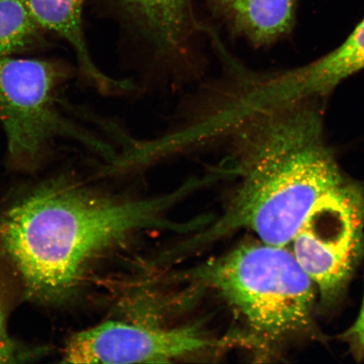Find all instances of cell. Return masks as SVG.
<instances>
[{
	"instance_id": "6",
	"label": "cell",
	"mask_w": 364,
	"mask_h": 364,
	"mask_svg": "<svg viewBox=\"0 0 364 364\" xmlns=\"http://www.w3.org/2000/svg\"><path fill=\"white\" fill-rule=\"evenodd\" d=\"M363 68L364 20L339 48L307 66L263 77L244 68L238 77V90L241 100L250 107H292L329 93Z\"/></svg>"
},
{
	"instance_id": "10",
	"label": "cell",
	"mask_w": 364,
	"mask_h": 364,
	"mask_svg": "<svg viewBox=\"0 0 364 364\" xmlns=\"http://www.w3.org/2000/svg\"><path fill=\"white\" fill-rule=\"evenodd\" d=\"M44 33L24 0H0V58L19 56L41 48Z\"/></svg>"
},
{
	"instance_id": "9",
	"label": "cell",
	"mask_w": 364,
	"mask_h": 364,
	"mask_svg": "<svg viewBox=\"0 0 364 364\" xmlns=\"http://www.w3.org/2000/svg\"><path fill=\"white\" fill-rule=\"evenodd\" d=\"M230 34L254 47L275 43L294 21L295 0H206Z\"/></svg>"
},
{
	"instance_id": "2",
	"label": "cell",
	"mask_w": 364,
	"mask_h": 364,
	"mask_svg": "<svg viewBox=\"0 0 364 364\" xmlns=\"http://www.w3.org/2000/svg\"><path fill=\"white\" fill-rule=\"evenodd\" d=\"M189 276L234 308L247 325L245 339L259 350L316 333V286L287 247L245 243Z\"/></svg>"
},
{
	"instance_id": "5",
	"label": "cell",
	"mask_w": 364,
	"mask_h": 364,
	"mask_svg": "<svg viewBox=\"0 0 364 364\" xmlns=\"http://www.w3.org/2000/svg\"><path fill=\"white\" fill-rule=\"evenodd\" d=\"M215 344L193 327L165 329L109 321L73 335L63 359L75 364L169 363Z\"/></svg>"
},
{
	"instance_id": "12",
	"label": "cell",
	"mask_w": 364,
	"mask_h": 364,
	"mask_svg": "<svg viewBox=\"0 0 364 364\" xmlns=\"http://www.w3.org/2000/svg\"><path fill=\"white\" fill-rule=\"evenodd\" d=\"M348 341L353 352L358 359L364 358V296L360 312L356 321L343 336Z\"/></svg>"
},
{
	"instance_id": "11",
	"label": "cell",
	"mask_w": 364,
	"mask_h": 364,
	"mask_svg": "<svg viewBox=\"0 0 364 364\" xmlns=\"http://www.w3.org/2000/svg\"><path fill=\"white\" fill-rule=\"evenodd\" d=\"M33 357V353L23 349L9 333L6 304L0 296V363H20Z\"/></svg>"
},
{
	"instance_id": "1",
	"label": "cell",
	"mask_w": 364,
	"mask_h": 364,
	"mask_svg": "<svg viewBox=\"0 0 364 364\" xmlns=\"http://www.w3.org/2000/svg\"><path fill=\"white\" fill-rule=\"evenodd\" d=\"M198 188L193 179L159 197L124 201L95 193L74 180H53L3 213L0 242L29 297L61 304L75 294L88 263L125 236L149 229H197V220L177 223L166 215Z\"/></svg>"
},
{
	"instance_id": "4",
	"label": "cell",
	"mask_w": 364,
	"mask_h": 364,
	"mask_svg": "<svg viewBox=\"0 0 364 364\" xmlns=\"http://www.w3.org/2000/svg\"><path fill=\"white\" fill-rule=\"evenodd\" d=\"M364 189L351 182L311 213L290 245L323 304L343 292L364 247Z\"/></svg>"
},
{
	"instance_id": "3",
	"label": "cell",
	"mask_w": 364,
	"mask_h": 364,
	"mask_svg": "<svg viewBox=\"0 0 364 364\" xmlns=\"http://www.w3.org/2000/svg\"><path fill=\"white\" fill-rule=\"evenodd\" d=\"M63 75L55 63L43 59L0 58V124L13 166L33 169L61 139L79 140L107 158L114 154L62 113L58 95Z\"/></svg>"
},
{
	"instance_id": "7",
	"label": "cell",
	"mask_w": 364,
	"mask_h": 364,
	"mask_svg": "<svg viewBox=\"0 0 364 364\" xmlns=\"http://www.w3.org/2000/svg\"><path fill=\"white\" fill-rule=\"evenodd\" d=\"M118 16L149 44L156 56H188L193 39L206 35L192 0H109Z\"/></svg>"
},
{
	"instance_id": "8",
	"label": "cell",
	"mask_w": 364,
	"mask_h": 364,
	"mask_svg": "<svg viewBox=\"0 0 364 364\" xmlns=\"http://www.w3.org/2000/svg\"><path fill=\"white\" fill-rule=\"evenodd\" d=\"M86 0H24L31 15L45 31L57 35L70 46L81 74L100 92L122 95L131 83L107 75L95 65L86 42L83 11Z\"/></svg>"
}]
</instances>
